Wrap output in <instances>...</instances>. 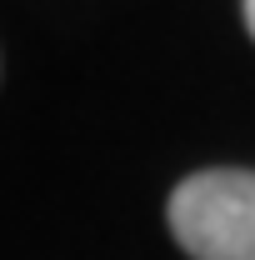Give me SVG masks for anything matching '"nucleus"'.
Masks as SVG:
<instances>
[{
  "label": "nucleus",
  "mask_w": 255,
  "mask_h": 260,
  "mask_svg": "<svg viewBox=\"0 0 255 260\" xmlns=\"http://www.w3.org/2000/svg\"><path fill=\"white\" fill-rule=\"evenodd\" d=\"M240 10H245V30H250V40H255V0H245Z\"/></svg>",
  "instance_id": "nucleus-2"
},
{
  "label": "nucleus",
  "mask_w": 255,
  "mask_h": 260,
  "mask_svg": "<svg viewBox=\"0 0 255 260\" xmlns=\"http://www.w3.org/2000/svg\"><path fill=\"white\" fill-rule=\"evenodd\" d=\"M165 220L190 260H255V170L215 165L185 175Z\"/></svg>",
  "instance_id": "nucleus-1"
}]
</instances>
